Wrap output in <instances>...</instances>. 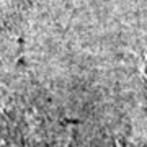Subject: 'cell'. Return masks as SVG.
Here are the masks:
<instances>
[{"instance_id": "obj_2", "label": "cell", "mask_w": 147, "mask_h": 147, "mask_svg": "<svg viewBox=\"0 0 147 147\" xmlns=\"http://www.w3.org/2000/svg\"><path fill=\"white\" fill-rule=\"evenodd\" d=\"M116 147H124V146H123V144H121V142L118 141V142H116Z\"/></svg>"}, {"instance_id": "obj_1", "label": "cell", "mask_w": 147, "mask_h": 147, "mask_svg": "<svg viewBox=\"0 0 147 147\" xmlns=\"http://www.w3.org/2000/svg\"><path fill=\"white\" fill-rule=\"evenodd\" d=\"M142 72H144V79H146V85H147V64L142 67Z\"/></svg>"}]
</instances>
